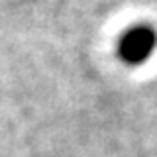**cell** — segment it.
<instances>
[{"mask_svg": "<svg viewBox=\"0 0 157 157\" xmlns=\"http://www.w3.org/2000/svg\"><path fill=\"white\" fill-rule=\"evenodd\" d=\"M155 45V33L149 28H137L132 29V33H128V37L122 43V51L128 61H144V59L153 51Z\"/></svg>", "mask_w": 157, "mask_h": 157, "instance_id": "6da1fadb", "label": "cell"}]
</instances>
